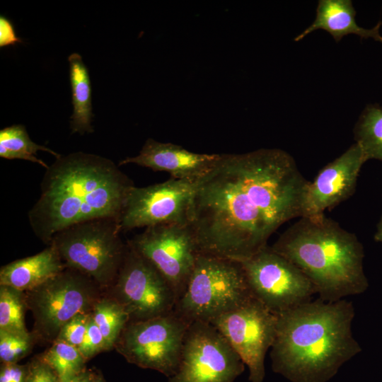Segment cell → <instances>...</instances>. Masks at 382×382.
Returning <instances> with one entry per match:
<instances>
[{"label":"cell","instance_id":"obj_1","mask_svg":"<svg viewBox=\"0 0 382 382\" xmlns=\"http://www.w3.org/2000/svg\"><path fill=\"white\" fill-rule=\"evenodd\" d=\"M308 182L282 149L221 154L192 199L189 225L199 252L250 258L283 224L301 217Z\"/></svg>","mask_w":382,"mask_h":382},{"label":"cell","instance_id":"obj_2","mask_svg":"<svg viewBox=\"0 0 382 382\" xmlns=\"http://www.w3.org/2000/svg\"><path fill=\"white\" fill-rule=\"evenodd\" d=\"M134 186L110 159L82 151L60 155L42 178L40 197L28 212L30 226L49 245L75 224L118 219Z\"/></svg>","mask_w":382,"mask_h":382},{"label":"cell","instance_id":"obj_3","mask_svg":"<svg viewBox=\"0 0 382 382\" xmlns=\"http://www.w3.org/2000/svg\"><path fill=\"white\" fill-rule=\"evenodd\" d=\"M352 301L318 299L278 314L270 348L272 370L291 382H326L360 353Z\"/></svg>","mask_w":382,"mask_h":382},{"label":"cell","instance_id":"obj_4","mask_svg":"<svg viewBox=\"0 0 382 382\" xmlns=\"http://www.w3.org/2000/svg\"><path fill=\"white\" fill-rule=\"evenodd\" d=\"M271 248L306 276L323 301L361 294L369 287L362 244L325 214L300 217Z\"/></svg>","mask_w":382,"mask_h":382},{"label":"cell","instance_id":"obj_5","mask_svg":"<svg viewBox=\"0 0 382 382\" xmlns=\"http://www.w3.org/2000/svg\"><path fill=\"white\" fill-rule=\"evenodd\" d=\"M253 297L241 262L200 253L174 311L189 323H209Z\"/></svg>","mask_w":382,"mask_h":382},{"label":"cell","instance_id":"obj_6","mask_svg":"<svg viewBox=\"0 0 382 382\" xmlns=\"http://www.w3.org/2000/svg\"><path fill=\"white\" fill-rule=\"evenodd\" d=\"M120 233L117 219H98L66 228L50 244L66 267L86 274L105 291L114 283L127 249Z\"/></svg>","mask_w":382,"mask_h":382},{"label":"cell","instance_id":"obj_7","mask_svg":"<svg viewBox=\"0 0 382 382\" xmlns=\"http://www.w3.org/2000/svg\"><path fill=\"white\" fill-rule=\"evenodd\" d=\"M24 293L27 308L34 318V337L52 343L71 318L92 312L104 290L86 274L66 267Z\"/></svg>","mask_w":382,"mask_h":382},{"label":"cell","instance_id":"obj_8","mask_svg":"<svg viewBox=\"0 0 382 382\" xmlns=\"http://www.w3.org/2000/svg\"><path fill=\"white\" fill-rule=\"evenodd\" d=\"M190 323L175 311L148 320L129 322L114 348L131 364L169 378L175 372Z\"/></svg>","mask_w":382,"mask_h":382},{"label":"cell","instance_id":"obj_9","mask_svg":"<svg viewBox=\"0 0 382 382\" xmlns=\"http://www.w3.org/2000/svg\"><path fill=\"white\" fill-rule=\"evenodd\" d=\"M245 364L210 323L194 321L187 330L180 360L168 382H234Z\"/></svg>","mask_w":382,"mask_h":382},{"label":"cell","instance_id":"obj_10","mask_svg":"<svg viewBox=\"0 0 382 382\" xmlns=\"http://www.w3.org/2000/svg\"><path fill=\"white\" fill-rule=\"evenodd\" d=\"M241 263L253 296L277 315L312 301L316 294L306 276L271 247Z\"/></svg>","mask_w":382,"mask_h":382},{"label":"cell","instance_id":"obj_11","mask_svg":"<svg viewBox=\"0 0 382 382\" xmlns=\"http://www.w3.org/2000/svg\"><path fill=\"white\" fill-rule=\"evenodd\" d=\"M108 296L119 302L129 322L166 315L174 311L177 296L161 274L127 243V249Z\"/></svg>","mask_w":382,"mask_h":382},{"label":"cell","instance_id":"obj_12","mask_svg":"<svg viewBox=\"0 0 382 382\" xmlns=\"http://www.w3.org/2000/svg\"><path fill=\"white\" fill-rule=\"evenodd\" d=\"M278 316L254 296L209 322L248 367L250 382H262L265 358L276 335Z\"/></svg>","mask_w":382,"mask_h":382},{"label":"cell","instance_id":"obj_13","mask_svg":"<svg viewBox=\"0 0 382 382\" xmlns=\"http://www.w3.org/2000/svg\"><path fill=\"white\" fill-rule=\"evenodd\" d=\"M197 180L172 178L146 187H132L117 219L120 231L164 224H189Z\"/></svg>","mask_w":382,"mask_h":382},{"label":"cell","instance_id":"obj_14","mask_svg":"<svg viewBox=\"0 0 382 382\" xmlns=\"http://www.w3.org/2000/svg\"><path fill=\"white\" fill-rule=\"evenodd\" d=\"M127 243L161 274L178 301L200 253L190 226L164 224L145 228Z\"/></svg>","mask_w":382,"mask_h":382},{"label":"cell","instance_id":"obj_15","mask_svg":"<svg viewBox=\"0 0 382 382\" xmlns=\"http://www.w3.org/2000/svg\"><path fill=\"white\" fill-rule=\"evenodd\" d=\"M366 161L356 142L342 154L320 169L305 190L302 216L324 214L350 197L355 192L357 178Z\"/></svg>","mask_w":382,"mask_h":382},{"label":"cell","instance_id":"obj_16","mask_svg":"<svg viewBox=\"0 0 382 382\" xmlns=\"http://www.w3.org/2000/svg\"><path fill=\"white\" fill-rule=\"evenodd\" d=\"M220 155L194 153L175 144L148 139L138 155L125 158L119 166L133 163L168 172L173 178L197 180L212 168Z\"/></svg>","mask_w":382,"mask_h":382},{"label":"cell","instance_id":"obj_17","mask_svg":"<svg viewBox=\"0 0 382 382\" xmlns=\"http://www.w3.org/2000/svg\"><path fill=\"white\" fill-rule=\"evenodd\" d=\"M356 11L351 0H319L316 16L313 22L294 40L299 42L311 33L322 29L329 33L336 42L349 34H355L361 38H372L382 43L379 21L371 29L364 28L356 23Z\"/></svg>","mask_w":382,"mask_h":382},{"label":"cell","instance_id":"obj_18","mask_svg":"<svg viewBox=\"0 0 382 382\" xmlns=\"http://www.w3.org/2000/svg\"><path fill=\"white\" fill-rule=\"evenodd\" d=\"M65 268L56 248L50 244L33 256L18 259L2 266L0 269V285L26 292L43 284Z\"/></svg>","mask_w":382,"mask_h":382},{"label":"cell","instance_id":"obj_19","mask_svg":"<svg viewBox=\"0 0 382 382\" xmlns=\"http://www.w3.org/2000/svg\"><path fill=\"white\" fill-rule=\"evenodd\" d=\"M69 80L71 88L73 113L70 118L71 133L93 132L91 125L92 112L91 85L89 73L81 56L72 53L68 57Z\"/></svg>","mask_w":382,"mask_h":382},{"label":"cell","instance_id":"obj_20","mask_svg":"<svg viewBox=\"0 0 382 382\" xmlns=\"http://www.w3.org/2000/svg\"><path fill=\"white\" fill-rule=\"evenodd\" d=\"M39 151L48 152L55 158L60 156L54 151L33 142L23 125H13L0 130L1 158L26 160L38 163L47 169L49 166L36 156Z\"/></svg>","mask_w":382,"mask_h":382},{"label":"cell","instance_id":"obj_21","mask_svg":"<svg viewBox=\"0 0 382 382\" xmlns=\"http://www.w3.org/2000/svg\"><path fill=\"white\" fill-rule=\"evenodd\" d=\"M354 134L366 161H382V107L367 105L355 125Z\"/></svg>","mask_w":382,"mask_h":382},{"label":"cell","instance_id":"obj_22","mask_svg":"<svg viewBox=\"0 0 382 382\" xmlns=\"http://www.w3.org/2000/svg\"><path fill=\"white\" fill-rule=\"evenodd\" d=\"M91 315L104 337L107 349H111L129 321L128 313L112 297L103 295L94 305Z\"/></svg>","mask_w":382,"mask_h":382},{"label":"cell","instance_id":"obj_23","mask_svg":"<svg viewBox=\"0 0 382 382\" xmlns=\"http://www.w3.org/2000/svg\"><path fill=\"white\" fill-rule=\"evenodd\" d=\"M39 357L54 371L60 381L86 369V360L79 348L62 340L54 341L52 346Z\"/></svg>","mask_w":382,"mask_h":382},{"label":"cell","instance_id":"obj_24","mask_svg":"<svg viewBox=\"0 0 382 382\" xmlns=\"http://www.w3.org/2000/svg\"><path fill=\"white\" fill-rule=\"evenodd\" d=\"M27 308L25 293L0 285V331L29 335L24 320Z\"/></svg>","mask_w":382,"mask_h":382},{"label":"cell","instance_id":"obj_25","mask_svg":"<svg viewBox=\"0 0 382 382\" xmlns=\"http://www.w3.org/2000/svg\"><path fill=\"white\" fill-rule=\"evenodd\" d=\"M34 335L0 331L1 363H17L25 357L33 345Z\"/></svg>","mask_w":382,"mask_h":382},{"label":"cell","instance_id":"obj_26","mask_svg":"<svg viewBox=\"0 0 382 382\" xmlns=\"http://www.w3.org/2000/svg\"><path fill=\"white\" fill-rule=\"evenodd\" d=\"M91 317V312L74 316L62 327L56 340L79 348L84 340Z\"/></svg>","mask_w":382,"mask_h":382},{"label":"cell","instance_id":"obj_27","mask_svg":"<svg viewBox=\"0 0 382 382\" xmlns=\"http://www.w3.org/2000/svg\"><path fill=\"white\" fill-rule=\"evenodd\" d=\"M79 349L86 361L97 354L108 350L104 337L99 328L93 320L92 315L88 325L84 340L79 347Z\"/></svg>","mask_w":382,"mask_h":382},{"label":"cell","instance_id":"obj_28","mask_svg":"<svg viewBox=\"0 0 382 382\" xmlns=\"http://www.w3.org/2000/svg\"><path fill=\"white\" fill-rule=\"evenodd\" d=\"M27 365L28 373L25 382H59L54 371L39 356Z\"/></svg>","mask_w":382,"mask_h":382},{"label":"cell","instance_id":"obj_29","mask_svg":"<svg viewBox=\"0 0 382 382\" xmlns=\"http://www.w3.org/2000/svg\"><path fill=\"white\" fill-rule=\"evenodd\" d=\"M28 373V365L18 363H1L0 382H25Z\"/></svg>","mask_w":382,"mask_h":382},{"label":"cell","instance_id":"obj_30","mask_svg":"<svg viewBox=\"0 0 382 382\" xmlns=\"http://www.w3.org/2000/svg\"><path fill=\"white\" fill-rule=\"evenodd\" d=\"M21 42L17 37L11 22L5 16H0V47L15 45Z\"/></svg>","mask_w":382,"mask_h":382},{"label":"cell","instance_id":"obj_31","mask_svg":"<svg viewBox=\"0 0 382 382\" xmlns=\"http://www.w3.org/2000/svg\"><path fill=\"white\" fill-rule=\"evenodd\" d=\"M95 375L94 372L85 369L79 374L59 382H93Z\"/></svg>","mask_w":382,"mask_h":382},{"label":"cell","instance_id":"obj_32","mask_svg":"<svg viewBox=\"0 0 382 382\" xmlns=\"http://www.w3.org/2000/svg\"><path fill=\"white\" fill-rule=\"evenodd\" d=\"M374 240L376 242L382 243V216L377 224L376 231L374 234Z\"/></svg>","mask_w":382,"mask_h":382},{"label":"cell","instance_id":"obj_33","mask_svg":"<svg viewBox=\"0 0 382 382\" xmlns=\"http://www.w3.org/2000/svg\"><path fill=\"white\" fill-rule=\"evenodd\" d=\"M93 382H105V381L100 374H96Z\"/></svg>","mask_w":382,"mask_h":382}]
</instances>
